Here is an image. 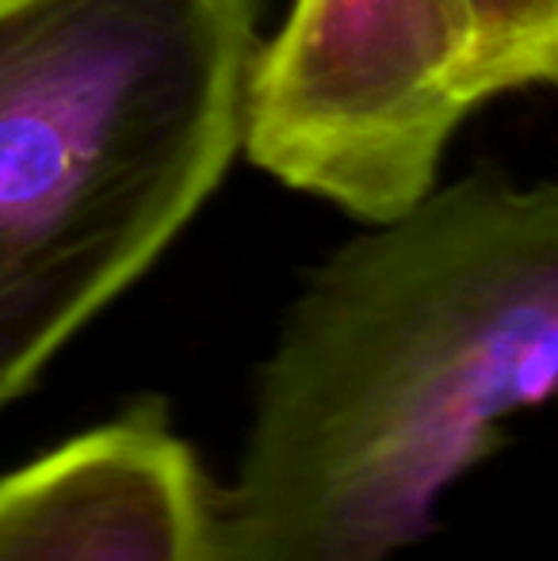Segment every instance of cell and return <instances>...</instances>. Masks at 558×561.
I'll list each match as a JSON object with an SVG mask.
<instances>
[{
  "label": "cell",
  "instance_id": "cell-1",
  "mask_svg": "<svg viewBox=\"0 0 558 561\" xmlns=\"http://www.w3.org/2000/svg\"><path fill=\"white\" fill-rule=\"evenodd\" d=\"M558 375V192L432 187L321 260L257 370L230 561H395Z\"/></svg>",
  "mask_w": 558,
  "mask_h": 561
},
{
  "label": "cell",
  "instance_id": "cell-2",
  "mask_svg": "<svg viewBox=\"0 0 558 561\" xmlns=\"http://www.w3.org/2000/svg\"><path fill=\"white\" fill-rule=\"evenodd\" d=\"M257 50L261 0H0V409L215 195Z\"/></svg>",
  "mask_w": 558,
  "mask_h": 561
},
{
  "label": "cell",
  "instance_id": "cell-3",
  "mask_svg": "<svg viewBox=\"0 0 558 561\" xmlns=\"http://www.w3.org/2000/svg\"><path fill=\"white\" fill-rule=\"evenodd\" d=\"M478 104L463 0H295L257 50L241 149L375 226L436 187Z\"/></svg>",
  "mask_w": 558,
  "mask_h": 561
},
{
  "label": "cell",
  "instance_id": "cell-4",
  "mask_svg": "<svg viewBox=\"0 0 558 561\" xmlns=\"http://www.w3.org/2000/svg\"><path fill=\"white\" fill-rule=\"evenodd\" d=\"M0 561H230L223 489L141 398L0 473Z\"/></svg>",
  "mask_w": 558,
  "mask_h": 561
},
{
  "label": "cell",
  "instance_id": "cell-5",
  "mask_svg": "<svg viewBox=\"0 0 558 561\" xmlns=\"http://www.w3.org/2000/svg\"><path fill=\"white\" fill-rule=\"evenodd\" d=\"M478 96L551 84L558 73V0H463Z\"/></svg>",
  "mask_w": 558,
  "mask_h": 561
}]
</instances>
